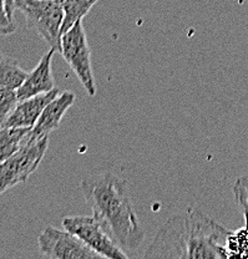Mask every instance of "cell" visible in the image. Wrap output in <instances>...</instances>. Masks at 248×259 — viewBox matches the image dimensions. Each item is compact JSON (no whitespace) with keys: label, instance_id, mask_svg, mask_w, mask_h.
I'll return each instance as SVG.
<instances>
[{"label":"cell","instance_id":"obj_10","mask_svg":"<svg viewBox=\"0 0 248 259\" xmlns=\"http://www.w3.org/2000/svg\"><path fill=\"white\" fill-rule=\"evenodd\" d=\"M59 95L58 89L40 94V95L29 97V99L19 101L14 111L10 113L2 127H30L36 123L37 118L44 111L45 106L53 101Z\"/></svg>","mask_w":248,"mask_h":259},{"label":"cell","instance_id":"obj_11","mask_svg":"<svg viewBox=\"0 0 248 259\" xmlns=\"http://www.w3.org/2000/svg\"><path fill=\"white\" fill-rule=\"evenodd\" d=\"M75 102V94L70 91H64L59 94L53 101L45 106L44 111L37 118L36 123L30 131V139H40V137L49 136L53 131L60 126L61 120L65 113Z\"/></svg>","mask_w":248,"mask_h":259},{"label":"cell","instance_id":"obj_4","mask_svg":"<svg viewBox=\"0 0 248 259\" xmlns=\"http://www.w3.org/2000/svg\"><path fill=\"white\" fill-rule=\"evenodd\" d=\"M49 146V136L30 139L12 157L0 163V196L20 183H25L42 163Z\"/></svg>","mask_w":248,"mask_h":259},{"label":"cell","instance_id":"obj_18","mask_svg":"<svg viewBox=\"0 0 248 259\" xmlns=\"http://www.w3.org/2000/svg\"><path fill=\"white\" fill-rule=\"evenodd\" d=\"M17 30L15 21L10 20L5 9V2L0 0V35H10Z\"/></svg>","mask_w":248,"mask_h":259},{"label":"cell","instance_id":"obj_6","mask_svg":"<svg viewBox=\"0 0 248 259\" xmlns=\"http://www.w3.org/2000/svg\"><path fill=\"white\" fill-rule=\"evenodd\" d=\"M63 227L70 233L79 237L88 247L95 250L101 258L128 259L129 254L123 252L114 241L104 226L90 215H69L63 218Z\"/></svg>","mask_w":248,"mask_h":259},{"label":"cell","instance_id":"obj_21","mask_svg":"<svg viewBox=\"0 0 248 259\" xmlns=\"http://www.w3.org/2000/svg\"><path fill=\"white\" fill-rule=\"evenodd\" d=\"M3 59H4V54H3L2 51H0V60H3Z\"/></svg>","mask_w":248,"mask_h":259},{"label":"cell","instance_id":"obj_17","mask_svg":"<svg viewBox=\"0 0 248 259\" xmlns=\"http://www.w3.org/2000/svg\"><path fill=\"white\" fill-rule=\"evenodd\" d=\"M232 193L234 196V201L241 208L244 222H248V175L237 178L232 186Z\"/></svg>","mask_w":248,"mask_h":259},{"label":"cell","instance_id":"obj_9","mask_svg":"<svg viewBox=\"0 0 248 259\" xmlns=\"http://www.w3.org/2000/svg\"><path fill=\"white\" fill-rule=\"evenodd\" d=\"M54 54H55V50L50 49L47 54L42 56L39 64L34 67V70L28 72L24 82L17 90L19 101L55 89V81H54L53 69H51Z\"/></svg>","mask_w":248,"mask_h":259},{"label":"cell","instance_id":"obj_1","mask_svg":"<svg viewBox=\"0 0 248 259\" xmlns=\"http://www.w3.org/2000/svg\"><path fill=\"white\" fill-rule=\"evenodd\" d=\"M80 190L91 207L94 217L106 228L123 252H135L145 241L131 199L130 185L112 172L84 178Z\"/></svg>","mask_w":248,"mask_h":259},{"label":"cell","instance_id":"obj_16","mask_svg":"<svg viewBox=\"0 0 248 259\" xmlns=\"http://www.w3.org/2000/svg\"><path fill=\"white\" fill-rule=\"evenodd\" d=\"M19 102L15 89L0 88V128Z\"/></svg>","mask_w":248,"mask_h":259},{"label":"cell","instance_id":"obj_15","mask_svg":"<svg viewBox=\"0 0 248 259\" xmlns=\"http://www.w3.org/2000/svg\"><path fill=\"white\" fill-rule=\"evenodd\" d=\"M225 250L227 258L248 259V222H244L243 228L230 232L226 239Z\"/></svg>","mask_w":248,"mask_h":259},{"label":"cell","instance_id":"obj_5","mask_svg":"<svg viewBox=\"0 0 248 259\" xmlns=\"http://www.w3.org/2000/svg\"><path fill=\"white\" fill-rule=\"evenodd\" d=\"M60 54L80 80L86 93L90 96H95L96 82L91 63V50L82 20H77L61 35Z\"/></svg>","mask_w":248,"mask_h":259},{"label":"cell","instance_id":"obj_8","mask_svg":"<svg viewBox=\"0 0 248 259\" xmlns=\"http://www.w3.org/2000/svg\"><path fill=\"white\" fill-rule=\"evenodd\" d=\"M144 257L186 259L187 244L185 215H174L158 229Z\"/></svg>","mask_w":248,"mask_h":259},{"label":"cell","instance_id":"obj_20","mask_svg":"<svg viewBox=\"0 0 248 259\" xmlns=\"http://www.w3.org/2000/svg\"><path fill=\"white\" fill-rule=\"evenodd\" d=\"M50 2H55V3H60V4H64L65 0H50Z\"/></svg>","mask_w":248,"mask_h":259},{"label":"cell","instance_id":"obj_3","mask_svg":"<svg viewBox=\"0 0 248 259\" xmlns=\"http://www.w3.org/2000/svg\"><path fill=\"white\" fill-rule=\"evenodd\" d=\"M15 9L24 15L29 29L36 31L50 49L60 53L61 28L65 18L63 4L50 0H15Z\"/></svg>","mask_w":248,"mask_h":259},{"label":"cell","instance_id":"obj_13","mask_svg":"<svg viewBox=\"0 0 248 259\" xmlns=\"http://www.w3.org/2000/svg\"><path fill=\"white\" fill-rule=\"evenodd\" d=\"M98 2L99 0H65L63 4L65 18L61 28V35L69 30L77 20H82Z\"/></svg>","mask_w":248,"mask_h":259},{"label":"cell","instance_id":"obj_12","mask_svg":"<svg viewBox=\"0 0 248 259\" xmlns=\"http://www.w3.org/2000/svg\"><path fill=\"white\" fill-rule=\"evenodd\" d=\"M30 131V127L0 128V163L12 157L28 142Z\"/></svg>","mask_w":248,"mask_h":259},{"label":"cell","instance_id":"obj_2","mask_svg":"<svg viewBox=\"0 0 248 259\" xmlns=\"http://www.w3.org/2000/svg\"><path fill=\"white\" fill-rule=\"evenodd\" d=\"M186 218V259L227 258L226 239L231 231L215 222L210 215L197 208H190Z\"/></svg>","mask_w":248,"mask_h":259},{"label":"cell","instance_id":"obj_19","mask_svg":"<svg viewBox=\"0 0 248 259\" xmlns=\"http://www.w3.org/2000/svg\"><path fill=\"white\" fill-rule=\"evenodd\" d=\"M5 2V9H7V14L9 16L10 20L14 21V12L15 9V0H4Z\"/></svg>","mask_w":248,"mask_h":259},{"label":"cell","instance_id":"obj_7","mask_svg":"<svg viewBox=\"0 0 248 259\" xmlns=\"http://www.w3.org/2000/svg\"><path fill=\"white\" fill-rule=\"evenodd\" d=\"M39 250L51 259H99L101 255L69 231L47 227L37 238Z\"/></svg>","mask_w":248,"mask_h":259},{"label":"cell","instance_id":"obj_14","mask_svg":"<svg viewBox=\"0 0 248 259\" xmlns=\"http://www.w3.org/2000/svg\"><path fill=\"white\" fill-rule=\"evenodd\" d=\"M28 72L13 59L4 58L0 60V88L18 90L25 80Z\"/></svg>","mask_w":248,"mask_h":259}]
</instances>
